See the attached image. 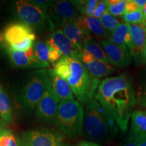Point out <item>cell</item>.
<instances>
[{
	"instance_id": "obj_1",
	"label": "cell",
	"mask_w": 146,
	"mask_h": 146,
	"mask_svg": "<svg viewBox=\"0 0 146 146\" xmlns=\"http://www.w3.org/2000/svg\"><path fill=\"white\" fill-rule=\"evenodd\" d=\"M95 98L120 130L127 131L133 108L137 102L130 78L122 74L102 80Z\"/></svg>"
},
{
	"instance_id": "obj_2",
	"label": "cell",
	"mask_w": 146,
	"mask_h": 146,
	"mask_svg": "<svg viewBox=\"0 0 146 146\" xmlns=\"http://www.w3.org/2000/svg\"><path fill=\"white\" fill-rule=\"evenodd\" d=\"M84 128L87 136L96 141H109L115 137L118 132L115 120L96 98L85 106Z\"/></svg>"
},
{
	"instance_id": "obj_3",
	"label": "cell",
	"mask_w": 146,
	"mask_h": 146,
	"mask_svg": "<svg viewBox=\"0 0 146 146\" xmlns=\"http://www.w3.org/2000/svg\"><path fill=\"white\" fill-rule=\"evenodd\" d=\"M68 62L70 76L67 82L78 102L86 104L96 98L101 81L91 75L78 58H68Z\"/></svg>"
},
{
	"instance_id": "obj_4",
	"label": "cell",
	"mask_w": 146,
	"mask_h": 146,
	"mask_svg": "<svg viewBox=\"0 0 146 146\" xmlns=\"http://www.w3.org/2000/svg\"><path fill=\"white\" fill-rule=\"evenodd\" d=\"M85 110L81 103L76 100L60 102L54 125L70 138L81 135L84 127Z\"/></svg>"
},
{
	"instance_id": "obj_5",
	"label": "cell",
	"mask_w": 146,
	"mask_h": 146,
	"mask_svg": "<svg viewBox=\"0 0 146 146\" xmlns=\"http://www.w3.org/2000/svg\"><path fill=\"white\" fill-rule=\"evenodd\" d=\"M48 72L46 69L32 72L27 78L19 94L20 106L25 111L32 112L37 107L46 87Z\"/></svg>"
},
{
	"instance_id": "obj_6",
	"label": "cell",
	"mask_w": 146,
	"mask_h": 146,
	"mask_svg": "<svg viewBox=\"0 0 146 146\" xmlns=\"http://www.w3.org/2000/svg\"><path fill=\"white\" fill-rule=\"evenodd\" d=\"M15 13L21 23L31 28L42 31L48 26L54 28L49 14L39 7L31 3L30 1L20 0L15 2Z\"/></svg>"
},
{
	"instance_id": "obj_7",
	"label": "cell",
	"mask_w": 146,
	"mask_h": 146,
	"mask_svg": "<svg viewBox=\"0 0 146 146\" xmlns=\"http://www.w3.org/2000/svg\"><path fill=\"white\" fill-rule=\"evenodd\" d=\"M64 136L54 130L34 129L23 132L19 143L21 146H60Z\"/></svg>"
},
{
	"instance_id": "obj_8",
	"label": "cell",
	"mask_w": 146,
	"mask_h": 146,
	"mask_svg": "<svg viewBox=\"0 0 146 146\" xmlns=\"http://www.w3.org/2000/svg\"><path fill=\"white\" fill-rule=\"evenodd\" d=\"M59 102L51 89L48 75L44 94L36 108V118L41 123L51 125L54 124L57 116Z\"/></svg>"
},
{
	"instance_id": "obj_9",
	"label": "cell",
	"mask_w": 146,
	"mask_h": 146,
	"mask_svg": "<svg viewBox=\"0 0 146 146\" xmlns=\"http://www.w3.org/2000/svg\"><path fill=\"white\" fill-rule=\"evenodd\" d=\"M48 13L54 23L59 27H63L79 16L70 1L64 0L53 1L48 9Z\"/></svg>"
},
{
	"instance_id": "obj_10",
	"label": "cell",
	"mask_w": 146,
	"mask_h": 146,
	"mask_svg": "<svg viewBox=\"0 0 146 146\" xmlns=\"http://www.w3.org/2000/svg\"><path fill=\"white\" fill-rule=\"evenodd\" d=\"M4 45L11 47L29 38L36 39L33 29L26 24L14 23L8 25L3 32Z\"/></svg>"
},
{
	"instance_id": "obj_11",
	"label": "cell",
	"mask_w": 146,
	"mask_h": 146,
	"mask_svg": "<svg viewBox=\"0 0 146 146\" xmlns=\"http://www.w3.org/2000/svg\"><path fill=\"white\" fill-rule=\"evenodd\" d=\"M101 45L111 65L118 68H124L131 64L132 59L127 46L115 44L108 40H102Z\"/></svg>"
},
{
	"instance_id": "obj_12",
	"label": "cell",
	"mask_w": 146,
	"mask_h": 146,
	"mask_svg": "<svg viewBox=\"0 0 146 146\" xmlns=\"http://www.w3.org/2000/svg\"><path fill=\"white\" fill-rule=\"evenodd\" d=\"M78 58L91 75L99 80L114 70L112 66L96 59L84 50L80 53Z\"/></svg>"
},
{
	"instance_id": "obj_13",
	"label": "cell",
	"mask_w": 146,
	"mask_h": 146,
	"mask_svg": "<svg viewBox=\"0 0 146 146\" xmlns=\"http://www.w3.org/2000/svg\"><path fill=\"white\" fill-rule=\"evenodd\" d=\"M45 42L49 46L58 50L62 57L78 58L80 54L61 30L53 32Z\"/></svg>"
},
{
	"instance_id": "obj_14",
	"label": "cell",
	"mask_w": 146,
	"mask_h": 146,
	"mask_svg": "<svg viewBox=\"0 0 146 146\" xmlns=\"http://www.w3.org/2000/svg\"><path fill=\"white\" fill-rule=\"evenodd\" d=\"M129 31L132 41L130 49L131 57L134 58L135 62L141 60V54L146 43V28L139 24H129Z\"/></svg>"
},
{
	"instance_id": "obj_15",
	"label": "cell",
	"mask_w": 146,
	"mask_h": 146,
	"mask_svg": "<svg viewBox=\"0 0 146 146\" xmlns=\"http://www.w3.org/2000/svg\"><path fill=\"white\" fill-rule=\"evenodd\" d=\"M47 72L51 89L59 103L66 100H74L72 90L66 80L58 76L53 68L48 69Z\"/></svg>"
},
{
	"instance_id": "obj_16",
	"label": "cell",
	"mask_w": 146,
	"mask_h": 146,
	"mask_svg": "<svg viewBox=\"0 0 146 146\" xmlns=\"http://www.w3.org/2000/svg\"><path fill=\"white\" fill-rule=\"evenodd\" d=\"M76 25L83 31L90 35L91 33H93L96 35L104 38H109L110 34L106 29L100 19L94 16H79L73 21Z\"/></svg>"
},
{
	"instance_id": "obj_17",
	"label": "cell",
	"mask_w": 146,
	"mask_h": 146,
	"mask_svg": "<svg viewBox=\"0 0 146 146\" xmlns=\"http://www.w3.org/2000/svg\"><path fill=\"white\" fill-rule=\"evenodd\" d=\"M5 51L10 59L16 67L21 68H39V64L35 57L33 47L27 52H17L5 47Z\"/></svg>"
},
{
	"instance_id": "obj_18",
	"label": "cell",
	"mask_w": 146,
	"mask_h": 146,
	"mask_svg": "<svg viewBox=\"0 0 146 146\" xmlns=\"http://www.w3.org/2000/svg\"><path fill=\"white\" fill-rule=\"evenodd\" d=\"M131 137L139 142L146 139V111L135 110L131 114Z\"/></svg>"
},
{
	"instance_id": "obj_19",
	"label": "cell",
	"mask_w": 146,
	"mask_h": 146,
	"mask_svg": "<svg viewBox=\"0 0 146 146\" xmlns=\"http://www.w3.org/2000/svg\"><path fill=\"white\" fill-rule=\"evenodd\" d=\"M63 33L70 41L72 43L78 52L81 53L83 50L84 41L90 35L87 34L76 26L74 21L69 22L62 27Z\"/></svg>"
},
{
	"instance_id": "obj_20",
	"label": "cell",
	"mask_w": 146,
	"mask_h": 146,
	"mask_svg": "<svg viewBox=\"0 0 146 146\" xmlns=\"http://www.w3.org/2000/svg\"><path fill=\"white\" fill-rule=\"evenodd\" d=\"M108 41L113 43L120 45H125L130 50L132 41L128 23H120L117 28L110 34Z\"/></svg>"
},
{
	"instance_id": "obj_21",
	"label": "cell",
	"mask_w": 146,
	"mask_h": 146,
	"mask_svg": "<svg viewBox=\"0 0 146 146\" xmlns=\"http://www.w3.org/2000/svg\"><path fill=\"white\" fill-rule=\"evenodd\" d=\"M83 50L86 51L96 59L99 60L107 64L111 65L103 47L98 42L93 39L91 36H88L86 40L84 41Z\"/></svg>"
},
{
	"instance_id": "obj_22",
	"label": "cell",
	"mask_w": 146,
	"mask_h": 146,
	"mask_svg": "<svg viewBox=\"0 0 146 146\" xmlns=\"http://www.w3.org/2000/svg\"><path fill=\"white\" fill-rule=\"evenodd\" d=\"M35 57L39 64V68H48L50 67L49 62V49L46 42L42 41H35L33 45Z\"/></svg>"
},
{
	"instance_id": "obj_23",
	"label": "cell",
	"mask_w": 146,
	"mask_h": 146,
	"mask_svg": "<svg viewBox=\"0 0 146 146\" xmlns=\"http://www.w3.org/2000/svg\"><path fill=\"white\" fill-rule=\"evenodd\" d=\"M0 114L8 125L13 122L12 110L10 100L3 87L0 84Z\"/></svg>"
},
{
	"instance_id": "obj_24",
	"label": "cell",
	"mask_w": 146,
	"mask_h": 146,
	"mask_svg": "<svg viewBox=\"0 0 146 146\" xmlns=\"http://www.w3.org/2000/svg\"><path fill=\"white\" fill-rule=\"evenodd\" d=\"M74 8L81 16H93L98 4V0H76L70 1Z\"/></svg>"
},
{
	"instance_id": "obj_25",
	"label": "cell",
	"mask_w": 146,
	"mask_h": 146,
	"mask_svg": "<svg viewBox=\"0 0 146 146\" xmlns=\"http://www.w3.org/2000/svg\"><path fill=\"white\" fill-rule=\"evenodd\" d=\"M106 9L114 16H123L125 12L126 0H105Z\"/></svg>"
},
{
	"instance_id": "obj_26",
	"label": "cell",
	"mask_w": 146,
	"mask_h": 146,
	"mask_svg": "<svg viewBox=\"0 0 146 146\" xmlns=\"http://www.w3.org/2000/svg\"><path fill=\"white\" fill-rule=\"evenodd\" d=\"M55 72L60 78L64 80H68L70 76V68L68 62V58L62 57L54 66Z\"/></svg>"
},
{
	"instance_id": "obj_27",
	"label": "cell",
	"mask_w": 146,
	"mask_h": 146,
	"mask_svg": "<svg viewBox=\"0 0 146 146\" xmlns=\"http://www.w3.org/2000/svg\"><path fill=\"white\" fill-rule=\"evenodd\" d=\"M100 20L101 21L102 25H103L104 28L109 33H111L120 25V22L114 16L110 14L107 10L103 16Z\"/></svg>"
},
{
	"instance_id": "obj_28",
	"label": "cell",
	"mask_w": 146,
	"mask_h": 146,
	"mask_svg": "<svg viewBox=\"0 0 146 146\" xmlns=\"http://www.w3.org/2000/svg\"><path fill=\"white\" fill-rule=\"evenodd\" d=\"M124 21L128 24H139L144 26V19L142 10L136 11L129 14H125L123 16Z\"/></svg>"
},
{
	"instance_id": "obj_29",
	"label": "cell",
	"mask_w": 146,
	"mask_h": 146,
	"mask_svg": "<svg viewBox=\"0 0 146 146\" xmlns=\"http://www.w3.org/2000/svg\"><path fill=\"white\" fill-rule=\"evenodd\" d=\"M136 96L139 104L141 106L146 107V80L143 84H141Z\"/></svg>"
},
{
	"instance_id": "obj_30",
	"label": "cell",
	"mask_w": 146,
	"mask_h": 146,
	"mask_svg": "<svg viewBox=\"0 0 146 146\" xmlns=\"http://www.w3.org/2000/svg\"><path fill=\"white\" fill-rule=\"evenodd\" d=\"M106 5L104 1H98V4L96 8V10L94 11V17L98 18V19H100L104 14L105 12L106 11Z\"/></svg>"
},
{
	"instance_id": "obj_31",
	"label": "cell",
	"mask_w": 146,
	"mask_h": 146,
	"mask_svg": "<svg viewBox=\"0 0 146 146\" xmlns=\"http://www.w3.org/2000/svg\"><path fill=\"white\" fill-rule=\"evenodd\" d=\"M49 46V45H48ZM49 49H50V53H49V62L50 63L54 66L56 64V63L60 60L62 57L60 53L56 50V49L53 48V47L49 46Z\"/></svg>"
},
{
	"instance_id": "obj_32",
	"label": "cell",
	"mask_w": 146,
	"mask_h": 146,
	"mask_svg": "<svg viewBox=\"0 0 146 146\" xmlns=\"http://www.w3.org/2000/svg\"><path fill=\"white\" fill-rule=\"evenodd\" d=\"M139 10H141V9L137 4L135 0H127L126 1L125 14L131 13V12H134Z\"/></svg>"
},
{
	"instance_id": "obj_33",
	"label": "cell",
	"mask_w": 146,
	"mask_h": 146,
	"mask_svg": "<svg viewBox=\"0 0 146 146\" xmlns=\"http://www.w3.org/2000/svg\"><path fill=\"white\" fill-rule=\"evenodd\" d=\"M53 1H47V0H32L30 1L31 3H33L34 5L39 7L45 12H48V9L52 4Z\"/></svg>"
},
{
	"instance_id": "obj_34",
	"label": "cell",
	"mask_w": 146,
	"mask_h": 146,
	"mask_svg": "<svg viewBox=\"0 0 146 146\" xmlns=\"http://www.w3.org/2000/svg\"><path fill=\"white\" fill-rule=\"evenodd\" d=\"M12 133L10 131V133H8V134L0 139V146H8Z\"/></svg>"
},
{
	"instance_id": "obj_35",
	"label": "cell",
	"mask_w": 146,
	"mask_h": 146,
	"mask_svg": "<svg viewBox=\"0 0 146 146\" xmlns=\"http://www.w3.org/2000/svg\"><path fill=\"white\" fill-rule=\"evenodd\" d=\"M8 146H18V140L16 138V137L12 133L11 135Z\"/></svg>"
},
{
	"instance_id": "obj_36",
	"label": "cell",
	"mask_w": 146,
	"mask_h": 146,
	"mask_svg": "<svg viewBox=\"0 0 146 146\" xmlns=\"http://www.w3.org/2000/svg\"><path fill=\"white\" fill-rule=\"evenodd\" d=\"M77 146H102L99 144L94 143V142L87 141H82L78 144Z\"/></svg>"
},
{
	"instance_id": "obj_37",
	"label": "cell",
	"mask_w": 146,
	"mask_h": 146,
	"mask_svg": "<svg viewBox=\"0 0 146 146\" xmlns=\"http://www.w3.org/2000/svg\"><path fill=\"white\" fill-rule=\"evenodd\" d=\"M124 146H138V141L130 138L129 142H127Z\"/></svg>"
},
{
	"instance_id": "obj_38",
	"label": "cell",
	"mask_w": 146,
	"mask_h": 146,
	"mask_svg": "<svg viewBox=\"0 0 146 146\" xmlns=\"http://www.w3.org/2000/svg\"><path fill=\"white\" fill-rule=\"evenodd\" d=\"M7 126H8V125L5 123L1 114H0V129H5Z\"/></svg>"
},
{
	"instance_id": "obj_39",
	"label": "cell",
	"mask_w": 146,
	"mask_h": 146,
	"mask_svg": "<svg viewBox=\"0 0 146 146\" xmlns=\"http://www.w3.org/2000/svg\"><path fill=\"white\" fill-rule=\"evenodd\" d=\"M10 132V131L8 130V129H7L6 128H5V129H0V139L3 137V136L5 135H7Z\"/></svg>"
},
{
	"instance_id": "obj_40",
	"label": "cell",
	"mask_w": 146,
	"mask_h": 146,
	"mask_svg": "<svg viewBox=\"0 0 146 146\" xmlns=\"http://www.w3.org/2000/svg\"><path fill=\"white\" fill-rule=\"evenodd\" d=\"M141 60L144 63L146 64V43L145 46H144L143 52H142V54H141Z\"/></svg>"
},
{
	"instance_id": "obj_41",
	"label": "cell",
	"mask_w": 146,
	"mask_h": 146,
	"mask_svg": "<svg viewBox=\"0 0 146 146\" xmlns=\"http://www.w3.org/2000/svg\"><path fill=\"white\" fill-rule=\"evenodd\" d=\"M142 12H143V19H144V27H146V4L145 5V6H144Z\"/></svg>"
},
{
	"instance_id": "obj_42",
	"label": "cell",
	"mask_w": 146,
	"mask_h": 146,
	"mask_svg": "<svg viewBox=\"0 0 146 146\" xmlns=\"http://www.w3.org/2000/svg\"><path fill=\"white\" fill-rule=\"evenodd\" d=\"M4 45V40H3V33L0 31V48Z\"/></svg>"
},
{
	"instance_id": "obj_43",
	"label": "cell",
	"mask_w": 146,
	"mask_h": 146,
	"mask_svg": "<svg viewBox=\"0 0 146 146\" xmlns=\"http://www.w3.org/2000/svg\"><path fill=\"white\" fill-rule=\"evenodd\" d=\"M138 146H146V139L138 142Z\"/></svg>"
},
{
	"instance_id": "obj_44",
	"label": "cell",
	"mask_w": 146,
	"mask_h": 146,
	"mask_svg": "<svg viewBox=\"0 0 146 146\" xmlns=\"http://www.w3.org/2000/svg\"><path fill=\"white\" fill-rule=\"evenodd\" d=\"M60 146H70V145H64V144H62V145H60Z\"/></svg>"
},
{
	"instance_id": "obj_45",
	"label": "cell",
	"mask_w": 146,
	"mask_h": 146,
	"mask_svg": "<svg viewBox=\"0 0 146 146\" xmlns=\"http://www.w3.org/2000/svg\"><path fill=\"white\" fill-rule=\"evenodd\" d=\"M18 146H21V145H20V143H19V140H18Z\"/></svg>"
},
{
	"instance_id": "obj_46",
	"label": "cell",
	"mask_w": 146,
	"mask_h": 146,
	"mask_svg": "<svg viewBox=\"0 0 146 146\" xmlns=\"http://www.w3.org/2000/svg\"><path fill=\"white\" fill-rule=\"evenodd\" d=\"M145 28H146V27H145Z\"/></svg>"
}]
</instances>
